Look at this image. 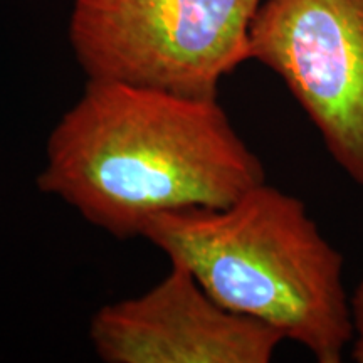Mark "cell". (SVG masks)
<instances>
[{"label":"cell","instance_id":"1","mask_svg":"<svg viewBox=\"0 0 363 363\" xmlns=\"http://www.w3.org/2000/svg\"><path fill=\"white\" fill-rule=\"evenodd\" d=\"M266 182L217 98L88 79L45 143L40 192L118 239L167 212L219 208Z\"/></svg>","mask_w":363,"mask_h":363},{"label":"cell","instance_id":"2","mask_svg":"<svg viewBox=\"0 0 363 363\" xmlns=\"http://www.w3.org/2000/svg\"><path fill=\"white\" fill-rule=\"evenodd\" d=\"M227 310L272 326L318 363L353 340L343 257L305 203L267 182L219 208L167 212L143 235Z\"/></svg>","mask_w":363,"mask_h":363},{"label":"cell","instance_id":"3","mask_svg":"<svg viewBox=\"0 0 363 363\" xmlns=\"http://www.w3.org/2000/svg\"><path fill=\"white\" fill-rule=\"evenodd\" d=\"M264 0H74L67 38L88 79L217 98L251 59Z\"/></svg>","mask_w":363,"mask_h":363},{"label":"cell","instance_id":"4","mask_svg":"<svg viewBox=\"0 0 363 363\" xmlns=\"http://www.w3.org/2000/svg\"><path fill=\"white\" fill-rule=\"evenodd\" d=\"M251 59L283 79L331 158L363 185V0H264Z\"/></svg>","mask_w":363,"mask_h":363},{"label":"cell","instance_id":"5","mask_svg":"<svg viewBox=\"0 0 363 363\" xmlns=\"http://www.w3.org/2000/svg\"><path fill=\"white\" fill-rule=\"evenodd\" d=\"M89 340L106 363H269L284 337L220 306L187 267L170 262L147 293L99 308Z\"/></svg>","mask_w":363,"mask_h":363},{"label":"cell","instance_id":"6","mask_svg":"<svg viewBox=\"0 0 363 363\" xmlns=\"http://www.w3.org/2000/svg\"><path fill=\"white\" fill-rule=\"evenodd\" d=\"M353 340L350 345V355L357 363H363V281L357 286L350 298Z\"/></svg>","mask_w":363,"mask_h":363}]
</instances>
